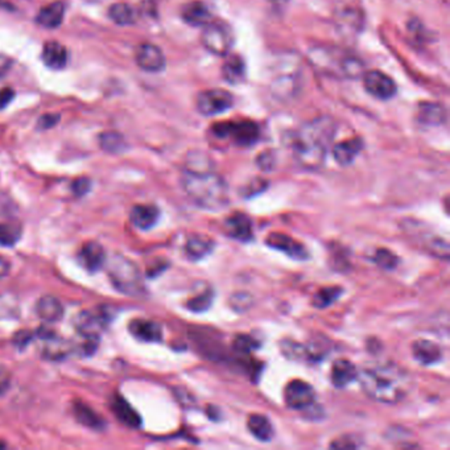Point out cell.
<instances>
[{"instance_id": "obj_20", "label": "cell", "mask_w": 450, "mask_h": 450, "mask_svg": "<svg viewBox=\"0 0 450 450\" xmlns=\"http://www.w3.org/2000/svg\"><path fill=\"white\" fill-rule=\"evenodd\" d=\"M36 313L40 320L45 323H57L64 316V306L59 299L53 296H42L36 304Z\"/></svg>"}, {"instance_id": "obj_24", "label": "cell", "mask_w": 450, "mask_h": 450, "mask_svg": "<svg viewBox=\"0 0 450 450\" xmlns=\"http://www.w3.org/2000/svg\"><path fill=\"white\" fill-rule=\"evenodd\" d=\"M362 148L363 142L361 139H350L334 146L333 156L338 164L349 166L359 155Z\"/></svg>"}, {"instance_id": "obj_41", "label": "cell", "mask_w": 450, "mask_h": 450, "mask_svg": "<svg viewBox=\"0 0 450 450\" xmlns=\"http://www.w3.org/2000/svg\"><path fill=\"white\" fill-rule=\"evenodd\" d=\"M268 185V183L262 180V178H256L254 181H251L248 185L245 188V196L253 197L258 193H262L265 188Z\"/></svg>"}, {"instance_id": "obj_5", "label": "cell", "mask_w": 450, "mask_h": 450, "mask_svg": "<svg viewBox=\"0 0 450 450\" xmlns=\"http://www.w3.org/2000/svg\"><path fill=\"white\" fill-rule=\"evenodd\" d=\"M312 56L317 67L334 76L354 79L362 73V64L349 54H340L334 50H321V52L314 50V54L312 53Z\"/></svg>"}, {"instance_id": "obj_23", "label": "cell", "mask_w": 450, "mask_h": 450, "mask_svg": "<svg viewBox=\"0 0 450 450\" xmlns=\"http://www.w3.org/2000/svg\"><path fill=\"white\" fill-rule=\"evenodd\" d=\"M247 427L250 433L259 441L267 442L274 439V425L265 415H260V413L250 415L247 420Z\"/></svg>"}, {"instance_id": "obj_19", "label": "cell", "mask_w": 450, "mask_h": 450, "mask_svg": "<svg viewBox=\"0 0 450 450\" xmlns=\"http://www.w3.org/2000/svg\"><path fill=\"white\" fill-rule=\"evenodd\" d=\"M110 405H111V411L117 416V420L122 421L125 425H127L129 428H139L142 425L140 415L120 395H114Z\"/></svg>"}, {"instance_id": "obj_4", "label": "cell", "mask_w": 450, "mask_h": 450, "mask_svg": "<svg viewBox=\"0 0 450 450\" xmlns=\"http://www.w3.org/2000/svg\"><path fill=\"white\" fill-rule=\"evenodd\" d=\"M108 271L110 280L122 294L129 296L144 294L146 287L140 270L131 259L122 255H114L108 260Z\"/></svg>"}, {"instance_id": "obj_9", "label": "cell", "mask_w": 450, "mask_h": 450, "mask_svg": "<svg viewBox=\"0 0 450 450\" xmlns=\"http://www.w3.org/2000/svg\"><path fill=\"white\" fill-rule=\"evenodd\" d=\"M233 105H234L233 94L224 88L205 90L200 93L197 97V110L205 117L222 114L233 108Z\"/></svg>"}, {"instance_id": "obj_39", "label": "cell", "mask_w": 450, "mask_h": 450, "mask_svg": "<svg viewBox=\"0 0 450 450\" xmlns=\"http://www.w3.org/2000/svg\"><path fill=\"white\" fill-rule=\"evenodd\" d=\"M259 346H260L259 341H256L253 335H248V334H238L233 343L235 352L246 354V355L259 349Z\"/></svg>"}, {"instance_id": "obj_13", "label": "cell", "mask_w": 450, "mask_h": 450, "mask_svg": "<svg viewBox=\"0 0 450 450\" xmlns=\"http://www.w3.org/2000/svg\"><path fill=\"white\" fill-rule=\"evenodd\" d=\"M135 59L139 68L149 73H157L166 68L164 53L154 44H142L137 50Z\"/></svg>"}, {"instance_id": "obj_1", "label": "cell", "mask_w": 450, "mask_h": 450, "mask_svg": "<svg viewBox=\"0 0 450 450\" xmlns=\"http://www.w3.org/2000/svg\"><path fill=\"white\" fill-rule=\"evenodd\" d=\"M364 393L372 400L396 404L410 391V375L399 364L376 362L367 364L358 374Z\"/></svg>"}, {"instance_id": "obj_47", "label": "cell", "mask_w": 450, "mask_h": 450, "mask_svg": "<svg viewBox=\"0 0 450 450\" xmlns=\"http://www.w3.org/2000/svg\"><path fill=\"white\" fill-rule=\"evenodd\" d=\"M13 96H15V93L11 88H4L0 91V110L6 108L10 105L11 100L13 99Z\"/></svg>"}, {"instance_id": "obj_3", "label": "cell", "mask_w": 450, "mask_h": 450, "mask_svg": "<svg viewBox=\"0 0 450 450\" xmlns=\"http://www.w3.org/2000/svg\"><path fill=\"white\" fill-rule=\"evenodd\" d=\"M183 189L197 206L206 210H221L229 205V185L225 178L219 176L207 166L192 164L181 177Z\"/></svg>"}, {"instance_id": "obj_46", "label": "cell", "mask_w": 450, "mask_h": 450, "mask_svg": "<svg viewBox=\"0 0 450 450\" xmlns=\"http://www.w3.org/2000/svg\"><path fill=\"white\" fill-rule=\"evenodd\" d=\"M30 340H32V333L28 330H24V332H19L15 335L13 342L16 346H19L20 349H23L30 343Z\"/></svg>"}, {"instance_id": "obj_45", "label": "cell", "mask_w": 450, "mask_h": 450, "mask_svg": "<svg viewBox=\"0 0 450 450\" xmlns=\"http://www.w3.org/2000/svg\"><path fill=\"white\" fill-rule=\"evenodd\" d=\"M59 120V115H44V117H40L39 127L42 128V129H48V128L56 126Z\"/></svg>"}, {"instance_id": "obj_33", "label": "cell", "mask_w": 450, "mask_h": 450, "mask_svg": "<svg viewBox=\"0 0 450 450\" xmlns=\"http://www.w3.org/2000/svg\"><path fill=\"white\" fill-rule=\"evenodd\" d=\"M445 117L446 114L442 106L433 105V103H427L424 106H420L419 120L425 125H441L445 122Z\"/></svg>"}, {"instance_id": "obj_43", "label": "cell", "mask_w": 450, "mask_h": 450, "mask_svg": "<svg viewBox=\"0 0 450 450\" xmlns=\"http://www.w3.org/2000/svg\"><path fill=\"white\" fill-rule=\"evenodd\" d=\"M258 166L263 171H271L275 166L274 155H271V152H265L258 157Z\"/></svg>"}, {"instance_id": "obj_11", "label": "cell", "mask_w": 450, "mask_h": 450, "mask_svg": "<svg viewBox=\"0 0 450 450\" xmlns=\"http://www.w3.org/2000/svg\"><path fill=\"white\" fill-rule=\"evenodd\" d=\"M363 83L369 94L378 99H390L396 94L395 81L379 70H370L363 74Z\"/></svg>"}, {"instance_id": "obj_30", "label": "cell", "mask_w": 450, "mask_h": 450, "mask_svg": "<svg viewBox=\"0 0 450 450\" xmlns=\"http://www.w3.org/2000/svg\"><path fill=\"white\" fill-rule=\"evenodd\" d=\"M73 411H74L77 420L82 425L91 428V429H96V431H102L105 428V421L102 420V417L97 412L93 411L86 404H83L81 401L74 403Z\"/></svg>"}, {"instance_id": "obj_35", "label": "cell", "mask_w": 450, "mask_h": 450, "mask_svg": "<svg viewBox=\"0 0 450 450\" xmlns=\"http://www.w3.org/2000/svg\"><path fill=\"white\" fill-rule=\"evenodd\" d=\"M342 292V288L337 287V285L323 287L314 296L313 305L317 308H326V306L332 305L334 301H337L341 297Z\"/></svg>"}, {"instance_id": "obj_42", "label": "cell", "mask_w": 450, "mask_h": 450, "mask_svg": "<svg viewBox=\"0 0 450 450\" xmlns=\"http://www.w3.org/2000/svg\"><path fill=\"white\" fill-rule=\"evenodd\" d=\"M330 446L335 448V449H354V448H358L359 444H358V440H354V437L345 436L343 439L334 441Z\"/></svg>"}, {"instance_id": "obj_25", "label": "cell", "mask_w": 450, "mask_h": 450, "mask_svg": "<svg viewBox=\"0 0 450 450\" xmlns=\"http://www.w3.org/2000/svg\"><path fill=\"white\" fill-rule=\"evenodd\" d=\"M214 248V242L212 238L205 235H192L188 238L185 245L186 256L192 260H200L210 254Z\"/></svg>"}, {"instance_id": "obj_28", "label": "cell", "mask_w": 450, "mask_h": 450, "mask_svg": "<svg viewBox=\"0 0 450 450\" xmlns=\"http://www.w3.org/2000/svg\"><path fill=\"white\" fill-rule=\"evenodd\" d=\"M222 76L226 82L231 85H238L243 82L246 77L245 61L236 54L229 56V59H226L222 67Z\"/></svg>"}, {"instance_id": "obj_7", "label": "cell", "mask_w": 450, "mask_h": 450, "mask_svg": "<svg viewBox=\"0 0 450 450\" xmlns=\"http://www.w3.org/2000/svg\"><path fill=\"white\" fill-rule=\"evenodd\" d=\"M404 231L415 239L419 245L425 248L429 254L444 260L449 259V243L446 239L433 234L427 227H422L420 222L407 219L404 224Z\"/></svg>"}, {"instance_id": "obj_8", "label": "cell", "mask_w": 450, "mask_h": 450, "mask_svg": "<svg viewBox=\"0 0 450 450\" xmlns=\"http://www.w3.org/2000/svg\"><path fill=\"white\" fill-rule=\"evenodd\" d=\"M213 131L218 137H233L235 143L242 147L253 146L260 135L258 125L251 120L219 123L213 127Z\"/></svg>"}, {"instance_id": "obj_10", "label": "cell", "mask_w": 450, "mask_h": 450, "mask_svg": "<svg viewBox=\"0 0 450 450\" xmlns=\"http://www.w3.org/2000/svg\"><path fill=\"white\" fill-rule=\"evenodd\" d=\"M285 404L296 411H306L316 404V391L309 383L294 379L287 384L284 390Z\"/></svg>"}, {"instance_id": "obj_6", "label": "cell", "mask_w": 450, "mask_h": 450, "mask_svg": "<svg viewBox=\"0 0 450 450\" xmlns=\"http://www.w3.org/2000/svg\"><path fill=\"white\" fill-rule=\"evenodd\" d=\"M202 45L216 56H227L234 45V32L224 21L207 23L202 32Z\"/></svg>"}, {"instance_id": "obj_16", "label": "cell", "mask_w": 450, "mask_h": 450, "mask_svg": "<svg viewBox=\"0 0 450 450\" xmlns=\"http://www.w3.org/2000/svg\"><path fill=\"white\" fill-rule=\"evenodd\" d=\"M226 233L236 241L248 242L253 239V222L243 213H234L225 221Z\"/></svg>"}, {"instance_id": "obj_36", "label": "cell", "mask_w": 450, "mask_h": 450, "mask_svg": "<svg viewBox=\"0 0 450 450\" xmlns=\"http://www.w3.org/2000/svg\"><path fill=\"white\" fill-rule=\"evenodd\" d=\"M213 299H214V294L212 289H205L202 291L201 294H197L188 300L186 306L189 311L195 312V313H201V312H205L207 311L212 304H213Z\"/></svg>"}, {"instance_id": "obj_49", "label": "cell", "mask_w": 450, "mask_h": 450, "mask_svg": "<svg viewBox=\"0 0 450 450\" xmlns=\"http://www.w3.org/2000/svg\"><path fill=\"white\" fill-rule=\"evenodd\" d=\"M4 448V444H3V441H0V449H3Z\"/></svg>"}, {"instance_id": "obj_32", "label": "cell", "mask_w": 450, "mask_h": 450, "mask_svg": "<svg viewBox=\"0 0 450 450\" xmlns=\"http://www.w3.org/2000/svg\"><path fill=\"white\" fill-rule=\"evenodd\" d=\"M280 350L283 352L284 355L292 361H305L309 359V352H308V346L303 343L296 342L294 340L285 338L280 342Z\"/></svg>"}, {"instance_id": "obj_17", "label": "cell", "mask_w": 450, "mask_h": 450, "mask_svg": "<svg viewBox=\"0 0 450 450\" xmlns=\"http://www.w3.org/2000/svg\"><path fill=\"white\" fill-rule=\"evenodd\" d=\"M412 354L417 362L424 366H431L440 362L442 358V349L437 343L429 340H419L412 345Z\"/></svg>"}, {"instance_id": "obj_38", "label": "cell", "mask_w": 450, "mask_h": 450, "mask_svg": "<svg viewBox=\"0 0 450 450\" xmlns=\"http://www.w3.org/2000/svg\"><path fill=\"white\" fill-rule=\"evenodd\" d=\"M372 262L386 271H391L396 268V265L399 263V258L388 248H378L374 253Z\"/></svg>"}, {"instance_id": "obj_14", "label": "cell", "mask_w": 450, "mask_h": 450, "mask_svg": "<svg viewBox=\"0 0 450 450\" xmlns=\"http://www.w3.org/2000/svg\"><path fill=\"white\" fill-rule=\"evenodd\" d=\"M265 243L279 251H283L296 260H305L309 258V253L303 243L282 233H272L268 235L265 239Z\"/></svg>"}, {"instance_id": "obj_29", "label": "cell", "mask_w": 450, "mask_h": 450, "mask_svg": "<svg viewBox=\"0 0 450 450\" xmlns=\"http://www.w3.org/2000/svg\"><path fill=\"white\" fill-rule=\"evenodd\" d=\"M65 6L61 1H54L50 6L41 8L38 15V23L45 28H56L64 20Z\"/></svg>"}, {"instance_id": "obj_21", "label": "cell", "mask_w": 450, "mask_h": 450, "mask_svg": "<svg viewBox=\"0 0 450 450\" xmlns=\"http://www.w3.org/2000/svg\"><path fill=\"white\" fill-rule=\"evenodd\" d=\"M358 378L357 367L347 359H337L332 366L330 379L334 387L343 388Z\"/></svg>"}, {"instance_id": "obj_48", "label": "cell", "mask_w": 450, "mask_h": 450, "mask_svg": "<svg viewBox=\"0 0 450 450\" xmlns=\"http://www.w3.org/2000/svg\"><path fill=\"white\" fill-rule=\"evenodd\" d=\"M8 272H10V263L7 262V259L0 256V279L4 277Z\"/></svg>"}, {"instance_id": "obj_26", "label": "cell", "mask_w": 450, "mask_h": 450, "mask_svg": "<svg viewBox=\"0 0 450 450\" xmlns=\"http://www.w3.org/2000/svg\"><path fill=\"white\" fill-rule=\"evenodd\" d=\"M181 16L185 23L193 27L206 25L210 21V12L202 1H190L184 6Z\"/></svg>"}, {"instance_id": "obj_27", "label": "cell", "mask_w": 450, "mask_h": 450, "mask_svg": "<svg viewBox=\"0 0 450 450\" xmlns=\"http://www.w3.org/2000/svg\"><path fill=\"white\" fill-rule=\"evenodd\" d=\"M42 61L50 69H64L68 62V52L64 45H61L57 41H50L45 44L42 50Z\"/></svg>"}, {"instance_id": "obj_12", "label": "cell", "mask_w": 450, "mask_h": 450, "mask_svg": "<svg viewBox=\"0 0 450 450\" xmlns=\"http://www.w3.org/2000/svg\"><path fill=\"white\" fill-rule=\"evenodd\" d=\"M108 323V313L100 311H83L74 320V326L79 335L90 338H98Z\"/></svg>"}, {"instance_id": "obj_22", "label": "cell", "mask_w": 450, "mask_h": 450, "mask_svg": "<svg viewBox=\"0 0 450 450\" xmlns=\"http://www.w3.org/2000/svg\"><path fill=\"white\" fill-rule=\"evenodd\" d=\"M131 222L140 230H149L156 225L160 212L156 206L137 205L131 210Z\"/></svg>"}, {"instance_id": "obj_2", "label": "cell", "mask_w": 450, "mask_h": 450, "mask_svg": "<svg viewBox=\"0 0 450 450\" xmlns=\"http://www.w3.org/2000/svg\"><path fill=\"white\" fill-rule=\"evenodd\" d=\"M334 134L335 123L330 117H317L304 123L292 137L296 161L305 169H318L325 161Z\"/></svg>"}, {"instance_id": "obj_44", "label": "cell", "mask_w": 450, "mask_h": 450, "mask_svg": "<svg viewBox=\"0 0 450 450\" xmlns=\"http://www.w3.org/2000/svg\"><path fill=\"white\" fill-rule=\"evenodd\" d=\"M90 186H91V183L88 178H79L73 184V190L77 196H85L90 190Z\"/></svg>"}, {"instance_id": "obj_34", "label": "cell", "mask_w": 450, "mask_h": 450, "mask_svg": "<svg viewBox=\"0 0 450 450\" xmlns=\"http://www.w3.org/2000/svg\"><path fill=\"white\" fill-rule=\"evenodd\" d=\"M99 144L108 154H120L123 152L127 144L125 137L117 132H105L99 137Z\"/></svg>"}, {"instance_id": "obj_40", "label": "cell", "mask_w": 450, "mask_h": 450, "mask_svg": "<svg viewBox=\"0 0 450 450\" xmlns=\"http://www.w3.org/2000/svg\"><path fill=\"white\" fill-rule=\"evenodd\" d=\"M230 305H231V308L234 309L235 312H246L254 305V299L250 294L239 292V294H235L231 296Z\"/></svg>"}, {"instance_id": "obj_15", "label": "cell", "mask_w": 450, "mask_h": 450, "mask_svg": "<svg viewBox=\"0 0 450 450\" xmlns=\"http://www.w3.org/2000/svg\"><path fill=\"white\" fill-rule=\"evenodd\" d=\"M79 262L88 272H97L106 265V251L98 242H88L79 251Z\"/></svg>"}, {"instance_id": "obj_18", "label": "cell", "mask_w": 450, "mask_h": 450, "mask_svg": "<svg viewBox=\"0 0 450 450\" xmlns=\"http://www.w3.org/2000/svg\"><path fill=\"white\" fill-rule=\"evenodd\" d=\"M129 332L137 340L144 342H158L163 338L161 326L155 321L137 318L129 323Z\"/></svg>"}, {"instance_id": "obj_37", "label": "cell", "mask_w": 450, "mask_h": 450, "mask_svg": "<svg viewBox=\"0 0 450 450\" xmlns=\"http://www.w3.org/2000/svg\"><path fill=\"white\" fill-rule=\"evenodd\" d=\"M21 236V227L15 222L0 224V245L13 246L19 242Z\"/></svg>"}, {"instance_id": "obj_31", "label": "cell", "mask_w": 450, "mask_h": 450, "mask_svg": "<svg viewBox=\"0 0 450 450\" xmlns=\"http://www.w3.org/2000/svg\"><path fill=\"white\" fill-rule=\"evenodd\" d=\"M108 16L119 25H129L137 20V12L126 3H117L110 7Z\"/></svg>"}]
</instances>
